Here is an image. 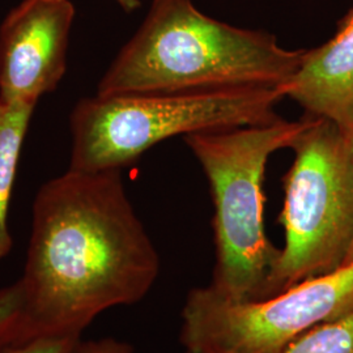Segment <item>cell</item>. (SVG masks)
Returning <instances> with one entry per match:
<instances>
[{
	"label": "cell",
	"instance_id": "obj_1",
	"mask_svg": "<svg viewBox=\"0 0 353 353\" xmlns=\"http://www.w3.org/2000/svg\"><path fill=\"white\" fill-rule=\"evenodd\" d=\"M119 169L45 182L33 202L21 341L80 335L102 312L141 301L160 275ZM19 343V344H20Z\"/></svg>",
	"mask_w": 353,
	"mask_h": 353
},
{
	"label": "cell",
	"instance_id": "obj_2",
	"mask_svg": "<svg viewBox=\"0 0 353 353\" xmlns=\"http://www.w3.org/2000/svg\"><path fill=\"white\" fill-rule=\"evenodd\" d=\"M306 49L274 34L219 21L192 0H153L144 21L99 83L102 97L248 87H280Z\"/></svg>",
	"mask_w": 353,
	"mask_h": 353
},
{
	"label": "cell",
	"instance_id": "obj_3",
	"mask_svg": "<svg viewBox=\"0 0 353 353\" xmlns=\"http://www.w3.org/2000/svg\"><path fill=\"white\" fill-rule=\"evenodd\" d=\"M278 118L270 123L220 128L183 140L207 176L214 202L212 290L234 303L265 299L281 249L265 230V166L271 154L290 148L309 123Z\"/></svg>",
	"mask_w": 353,
	"mask_h": 353
},
{
	"label": "cell",
	"instance_id": "obj_4",
	"mask_svg": "<svg viewBox=\"0 0 353 353\" xmlns=\"http://www.w3.org/2000/svg\"><path fill=\"white\" fill-rule=\"evenodd\" d=\"M284 99L281 85L85 97L70 115L68 169L122 170L174 137L270 123Z\"/></svg>",
	"mask_w": 353,
	"mask_h": 353
},
{
	"label": "cell",
	"instance_id": "obj_5",
	"mask_svg": "<svg viewBox=\"0 0 353 353\" xmlns=\"http://www.w3.org/2000/svg\"><path fill=\"white\" fill-rule=\"evenodd\" d=\"M290 150L294 159L283 178L279 217L285 243L263 300L341 268L352 249V138L310 115Z\"/></svg>",
	"mask_w": 353,
	"mask_h": 353
},
{
	"label": "cell",
	"instance_id": "obj_6",
	"mask_svg": "<svg viewBox=\"0 0 353 353\" xmlns=\"http://www.w3.org/2000/svg\"><path fill=\"white\" fill-rule=\"evenodd\" d=\"M352 310L353 262L258 301H229L204 285L188 293L179 341L188 353H280Z\"/></svg>",
	"mask_w": 353,
	"mask_h": 353
},
{
	"label": "cell",
	"instance_id": "obj_7",
	"mask_svg": "<svg viewBox=\"0 0 353 353\" xmlns=\"http://www.w3.org/2000/svg\"><path fill=\"white\" fill-rule=\"evenodd\" d=\"M71 0H23L0 26V101L37 105L63 80Z\"/></svg>",
	"mask_w": 353,
	"mask_h": 353
},
{
	"label": "cell",
	"instance_id": "obj_8",
	"mask_svg": "<svg viewBox=\"0 0 353 353\" xmlns=\"http://www.w3.org/2000/svg\"><path fill=\"white\" fill-rule=\"evenodd\" d=\"M281 87L306 114L331 121L353 139V6L327 42L306 49L303 63Z\"/></svg>",
	"mask_w": 353,
	"mask_h": 353
},
{
	"label": "cell",
	"instance_id": "obj_9",
	"mask_svg": "<svg viewBox=\"0 0 353 353\" xmlns=\"http://www.w3.org/2000/svg\"><path fill=\"white\" fill-rule=\"evenodd\" d=\"M36 106L0 101V259L12 250L8 214L26 132Z\"/></svg>",
	"mask_w": 353,
	"mask_h": 353
},
{
	"label": "cell",
	"instance_id": "obj_10",
	"mask_svg": "<svg viewBox=\"0 0 353 353\" xmlns=\"http://www.w3.org/2000/svg\"><path fill=\"white\" fill-rule=\"evenodd\" d=\"M280 353H353V310L312 330Z\"/></svg>",
	"mask_w": 353,
	"mask_h": 353
},
{
	"label": "cell",
	"instance_id": "obj_11",
	"mask_svg": "<svg viewBox=\"0 0 353 353\" xmlns=\"http://www.w3.org/2000/svg\"><path fill=\"white\" fill-rule=\"evenodd\" d=\"M24 292L20 280L0 290V351L21 341Z\"/></svg>",
	"mask_w": 353,
	"mask_h": 353
},
{
	"label": "cell",
	"instance_id": "obj_12",
	"mask_svg": "<svg viewBox=\"0 0 353 353\" xmlns=\"http://www.w3.org/2000/svg\"><path fill=\"white\" fill-rule=\"evenodd\" d=\"M80 341V335L39 336L6 347L0 353H72Z\"/></svg>",
	"mask_w": 353,
	"mask_h": 353
},
{
	"label": "cell",
	"instance_id": "obj_13",
	"mask_svg": "<svg viewBox=\"0 0 353 353\" xmlns=\"http://www.w3.org/2000/svg\"><path fill=\"white\" fill-rule=\"evenodd\" d=\"M72 353H135V351L127 341L105 338L100 341H80Z\"/></svg>",
	"mask_w": 353,
	"mask_h": 353
},
{
	"label": "cell",
	"instance_id": "obj_14",
	"mask_svg": "<svg viewBox=\"0 0 353 353\" xmlns=\"http://www.w3.org/2000/svg\"><path fill=\"white\" fill-rule=\"evenodd\" d=\"M126 12H132L140 7V0H114Z\"/></svg>",
	"mask_w": 353,
	"mask_h": 353
},
{
	"label": "cell",
	"instance_id": "obj_15",
	"mask_svg": "<svg viewBox=\"0 0 353 353\" xmlns=\"http://www.w3.org/2000/svg\"><path fill=\"white\" fill-rule=\"evenodd\" d=\"M352 165H353V153H352ZM350 262H353V245H352V249H351V252H350V255H348V258H347V262H345V265H347V263H350Z\"/></svg>",
	"mask_w": 353,
	"mask_h": 353
}]
</instances>
